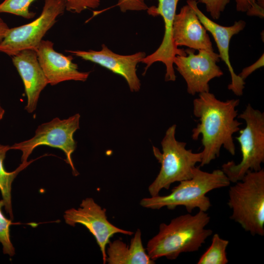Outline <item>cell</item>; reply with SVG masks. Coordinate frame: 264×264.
<instances>
[{
    "label": "cell",
    "instance_id": "obj_3",
    "mask_svg": "<svg viewBox=\"0 0 264 264\" xmlns=\"http://www.w3.org/2000/svg\"><path fill=\"white\" fill-rule=\"evenodd\" d=\"M230 183L221 169L210 173L196 167L193 176L180 181L172 189L171 193L143 198L140 205L144 208L155 210L163 207L173 210L177 206H183L189 213L195 208L206 212L211 206L206 194L214 189L227 187Z\"/></svg>",
    "mask_w": 264,
    "mask_h": 264
},
{
    "label": "cell",
    "instance_id": "obj_11",
    "mask_svg": "<svg viewBox=\"0 0 264 264\" xmlns=\"http://www.w3.org/2000/svg\"><path fill=\"white\" fill-rule=\"evenodd\" d=\"M157 6L148 7V13L153 16H160L164 23V34L159 47L141 60L146 65L143 74L154 63L162 62L166 66L165 81H175L176 76L174 68V59L176 55H186L183 49H179L174 43L173 29L176 7L179 0H157Z\"/></svg>",
    "mask_w": 264,
    "mask_h": 264
},
{
    "label": "cell",
    "instance_id": "obj_8",
    "mask_svg": "<svg viewBox=\"0 0 264 264\" xmlns=\"http://www.w3.org/2000/svg\"><path fill=\"white\" fill-rule=\"evenodd\" d=\"M65 10V0H44L37 18L28 23L9 28L0 43V52L12 57L24 50L36 51L44 36Z\"/></svg>",
    "mask_w": 264,
    "mask_h": 264
},
{
    "label": "cell",
    "instance_id": "obj_17",
    "mask_svg": "<svg viewBox=\"0 0 264 264\" xmlns=\"http://www.w3.org/2000/svg\"><path fill=\"white\" fill-rule=\"evenodd\" d=\"M106 248V263L109 264H154L144 248L141 230L138 229L130 245L120 239L110 241Z\"/></svg>",
    "mask_w": 264,
    "mask_h": 264
},
{
    "label": "cell",
    "instance_id": "obj_6",
    "mask_svg": "<svg viewBox=\"0 0 264 264\" xmlns=\"http://www.w3.org/2000/svg\"><path fill=\"white\" fill-rule=\"evenodd\" d=\"M238 118L245 122L236 138L241 147L242 160L238 164L229 161L222 165L221 170L230 182L241 180L249 171H258L264 162V113L248 104Z\"/></svg>",
    "mask_w": 264,
    "mask_h": 264
},
{
    "label": "cell",
    "instance_id": "obj_22",
    "mask_svg": "<svg viewBox=\"0 0 264 264\" xmlns=\"http://www.w3.org/2000/svg\"><path fill=\"white\" fill-rule=\"evenodd\" d=\"M236 10L239 12H247L249 16L264 17V8L257 3L256 0H235Z\"/></svg>",
    "mask_w": 264,
    "mask_h": 264
},
{
    "label": "cell",
    "instance_id": "obj_1",
    "mask_svg": "<svg viewBox=\"0 0 264 264\" xmlns=\"http://www.w3.org/2000/svg\"><path fill=\"white\" fill-rule=\"evenodd\" d=\"M239 99L221 101L209 92L199 93L193 101V114L199 123L192 131L191 137L201 135L203 147L200 166L208 165L220 156L223 147L231 155L236 153L233 134L240 130L242 123L236 118Z\"/></svg>",
    "mask_w": 264,
    "mask_h": 264
},
{
    "label": "cell",
    "instance_id": "obj_4",
    "mask_svg": "<svg viewBox=\"0 0 264 264\" xmlns=\"http://www.w3.org/2000/svg\"><path fill=\"white\" fill-rule=\"evenodd\" d=\"M230 187V218L252 235H264V170L249 171Z\"/></svg>",
    "mask_w": 264,
    "mask_h": 264
},
{
    "label": "cell",
    "instance_id": "obj_19",
    "mask_svg": "<svg viewBox=\"0 0 264 264\" xmlns=\"http://www.w3.org/2000/svg\"><path fill=\"white\" fill-rule=\"evenodd\" d=\"M229 244L228 240L222 239L218 234H215L210 246L201 255L198 264H227L226 248Z\"/></svg>",
    "mask_w": 264,
    "mask_h": 264
},
{
    "label": "cell",
    "instance_id": "obj_10",
    "mask_svg": "<svg viewBox=\"0 0 264 264\" xmlns=\"http://www.w3.org/2000/svg\"><path fill=\"white\" fill-rule=\"evenodd\" d=\"M65 222L71 226L76 224L85 226L94 236L102 256L103 264H106V248L110 239L115 234L132 236L133 232L120 228L111 222L102 208L91 198L82 200L77 208H71L65 211Z\"/></svg>",
    "mask_w": 264,
    "mask_h": 264
},
{
    "label": "cell",
    "instance_id": "obj_16",
    "mask_svg": "<svg viewBox=\"0 0 264 264\" xmlns=\"http://www.w3.org/2000/svg\"><path fill=\"white\" fill-rule=\"evenodd\" d=\"M173 36L177 47L185 46L194 50L214 51L206 29L194 10L187 4L175 16Z\"/></svg>",
    "mask_w": 264,
    "mask_h": 264
},
{
    "label": "cell",
    "instance_id": "obj_2",
    "mask_svg": "<svg viewBox=\"0 0 264 264\" xmlns=\"http://www.w3.org/2000/svg\"><path fill=\"white\" fill-rule=\"evenodd\" d=\"M210 220L206 212L199 211L179 216L168 224L160 223L158 233L147 243V254L155 261L162 257L175 260L182 253L198 251L213 233L206 228Z\"/></svg>",
    "mask_w": 264,
    "mask_h": 264
},
{
    "label": "cell",
    "instance_id": "obj_14",
    "mask_svg": "<svg viewBox=\"0 0 264 264\" xmlns=\"http://www.w3.org/2000/svg\"><path fill=\"white\" fill-rule=\"evenodd\" d=\"M36 52L48 83L51 86L67 81L85 82L89 76V72L79 70L72 56L56 51L50 41L43 40Z\"/></svg>",
    "mask_w": 264,
    "mask_h": 264
},
{
    "label": "cell",
    "instance_id": "obj_20",
    "mask_svg": "<svg viewBox=\"0 0 264 264\" xmlns=\"http://www.w3.org/2000/svg\"><path fill=\"white\" fill-rule=\"evenodd\" d=\"M36 0H4L0 3V13H6L27 19L35 17L36 13L29 10L31 3Z\"/></svg>",
    "mask_w": 264,
    "mask_h": 264
},
{
    "label": "cell",
    "instance_id": "obj_21",
    "mask_svg": "<svg viewBox=\"0 0 264 264\" xmlns=\"http://www.w3.org/2000/svg\"><path fill=\"white\" fill-rule=\"evenodd\" d=\"M4 206V201L2 199L0 200V243L2 246L3 253L12 257L15 254V249L10 235V226L12 222L11 220L7 219L3 215L1 209Z\"/></svg>",
    "mask_w": 264,
    "mask_h": 264
},
{
    "label": "cell",
    "instance_id": "obj_13",
    "mask_svg": "<svg viewBox=\"0 0 264 264\" xmlns=\"http://www.w3.org/2000/svg\"><path fill=\"white\" fill-rule=\"evenodd\" d=\"M187 4L194 10L206 30L211 33L216 43L220 57L226 64L231 75V83L228 86V89L237 96L242 95L245 82L236 74L233 69L229 59V49L231 39L244 29L246 22L240 20L235 22L232 25L222 26L206 16L198 8V2L195 0H187Z\"/></svg>",
    "mask_w": 264,
    "mask_h": 264
},
{
    "label": "cell",
    "instance_id": "obj_26",
    "mask_svg": "<svg viewBox=\"0 0 264 264\" xmlns=\"http://www.w3.org/2000/svg\"><path fill=\"white\" fill-rule=\"evenodd\" d=\"M264 54L260 58L251 65L244 68L241 72L238 75L243 80L248 77L256 70L259 69L264 66Z\"/></svg>",
    "mask_w": 264,
    "mask_h": 264
},
{
    "label": "cell",
    "instance_id": "obj_7",
    "mask_svg": "<svg viewBox=\"0 0 264 264\" xmlns=\"http://www.w3.org/2000/svg\"><path fill=\"white\" fill-rule=\"evenodd\" d=\"M80 115L76 113L66 119L55 117L51 120L39 125L35 135L31 138L16 143L10 146V150L22 152V163L28 162L27 159L39 146L45 145L61 150L66 156V161L70 166L74 176L79 173L75 169L72 159V154L77 144L73 136L79 129Z\"/></svg>",
    "mask_w": 264,
    "mask_h": 264
},
{
    "label": "cell",
    "instance_id": "obj_27",
    "mask_svg": "<svg viewBox=\"0 0 264 264\" xmlns=\"http://www.w3.org/2000/svg\"><path fill=\"white\" fill-rule=\"evenodd\" d=\"M9 28L6 22L0 17V43L4 39Z\"/></svg>",
    "mask_w": 264,
    "mask_h": 264
},
{
    "label": "cell",
    "instance_id": "obj_15",
    "mask_svg": "<svg viewBox=\"0 0 264 264\" xmlns=\"http://www.w3.org/2000/svg\"><path fill=\"white\" fill-rule=\"evenodd\" d=\"M12 63L23 82L27 97L25 110L31 113L36 109L41 92L48 84L35 50L21 51L12 56Z\"/></svg>",
    "mask_w": 264,
    "mask_h": 264
},
{
    "label": "cell",
    "instance_id": "obj_12",
    "mask_svg": "<svg viewBox=\"0 0 264 264\" xmlns=\"http://www.w3.org/2000/svg\"><path fill=\"white\" fill-rule=\"evenodd\" d=\"M74 55L88 61L123 77L132 92L138 91L141 83L136 74V66L146 56L144 52L122 55L112 51L105 44L100 50H67Z\"/></svg>",
    "mask_w": 264,
    "mask_h": 264
},
{
    "label": "cell",
    "instance_id": "obj_5",
    "mask_svg": "<svg viewBox=\"0 0 264 264\" xmlns=\"http://www.w3.org/2000/svg\"><path fill=\"white\" fill-rule=\"evenodd\" d=\"M176 125L174 124L167 130L161 142L162 153L157 147H153L154 154L161 167L148 187L151 197L158 195L163 189H169L175 182L191 178L196 165L201 161V152L195 153L187 149L186 143L176 139Z\"/></svg>",
    "mask_w": 264,
    "mask_h": 264
},
{
    "label": "cell",
    "instance_id": "obj_18",
    "mask_svg": "<svg viewBox=\"0 0 264 264\" xmlns=\"http://www.w3.org/2000/svg\"><path fill=\"white\" fill-rule=\"evenodd\" d=\"M10 150V146L0 144V191L2 200L4 203V209L10 217V220L14 219L11 198L12 184L18 174L32 162L21 163L14 171L7 172L5 170L3 161L7 152Z\"/></svg>",
    "mask_w": 264,
    "mask_h": 264
},
{
    "label": "cell",
    "instance_id": "obj_28",
    "mask_svg": "<svg viewBox=\"0 0 264 264\" xmlns=\"http://www.w3.org/2000/svg\"><path fill=\"white\" fill-rule=\"evenodd\" d=\"M5 110L0 104V121L2 119Z\"/></svg>",
    "mask_w": 264,
    "mask_h": 264
},
{
    "label": "cell",
    "instance_id": "obj_9",
    "mask_svg": "<svg viewBox=\"0 0 264 264\" xmlns=\"http://www.w3.org/2000/svg\"><path fill=\"white\" fill-rule=\"evenodd\" d=\"M187 48L186 55H176L174 64L185 80L187 92L192 95L209 91V82L215 78L220 77L223 73L217 64L220 62L219 54L206 50Z\"/></svg>",
    "mask_w": 264,
    "mask_h": 264
},
{
    "label": "cell",
    "instance_id": "obj_25",
    "mask_svg": "<svg viewBox=\"0 0 264 264\" xmlns=\"http://www.w3.org/2000/svg\"><path fill=\"white\" fill-rule=\"evenodd\" d=\"M117 6L123 12L128 10H146L148 8L144 0H118Z\"/></svg>",
    "mask_w": 264,
    "mask_h": 264
},
{
    "label": "cell",
    "instance_id": "obj_24",
    "mask_svg": "<svg viewBox=\"0 0 264 264\" xmlns=\"http://www.w3.org/2000/svg\"><path fill=\"white\" fill-rule=\"evenodd\" d=\"M198 2L205 5L207 12L213 19L218 20L230 0H198Z\"/></svg>",
    "mask_w": 264,
    "mask_h": 264
},
{
    "label": "cell",
    "instance_id": "obj_23",
    "mask_svg": "<svg viewBox=\"0 0 264 264\" xmlns=\"http://www.w3.org/2000/svg\"><path fill=\"white\" fill-rule=\"evenodd\" d=\"M66 10L80 13L87 9H95L100 3L101 0H65Z\"/></svg>",
    "mask_w": 264,
    "mask_h": 264
}]
</instances>
